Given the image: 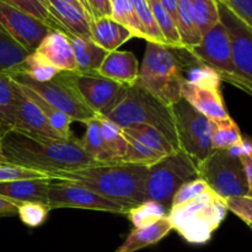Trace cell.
<instances>
[{"mask_svg":"<svg viewBox=\"0 0 252 252\" xmlns=\"http://www.w3.org/2000/svg\"><path fill=\"white\" fill-rule=\"evenodd\" d=\"M0 147L10 164L44 172L49 176L58 171H70L100 164L84 152L76 138L70 140L52 139L11 130L0 140Z\"/></svg>","mask_w":252,"mask_h":252,"instance_id":"obj_1","label":"cell"},{"mask_svg":"<svg viewBox=\"0 0 252 252\" xmlns=\"http://www.w3.org/2000/svg\"><path fill=\"white\" fill-rule=\"evenodd\" d=\"M148 166L129 162H110L51 174L52 180L74 182L116 202L127 212L145 198Z\"/></svg>","mask_w":252,"mask_h":252,"instance_id":"obj_2","label":"cell"},{"mask_svg":"<svg viewBox=\"0 0 252 252\" xmlns=\"http://www.w3.org/2000/svg\"><path fill=\"white\" fill-rule=\"evenodd\" d=\"M196 62L186 48L147 42L135 85L171 107L182 98L185 69Z\"/></svg>","mask_w":252,"mask_h":252,"instance_id":"obj_3","label":"cell"},{"mask_svg":"<svg viewBox=\"0 0 252 252\" xmlns=\"http://www.w3.org/2000/svg\"><path fill=\"white\" fill-rule=\"evenodd\" d=\"M226 213L225 201L209 189L193 198L170 207L167 218L172 229L187 243L201 245L211 240Z\"/></svg>","mask_w":252,"mask_h":252,"instance_id":"obj_4","label":"cell"},{"mask_svg":"<svg viewBox=\"0 0 252 252\" xmlns=\"http://www.w3.org/2000/svg\"><path fill=\"white\" fill-rule=\"evenodd\" d=\"M105 117L121 128L135 125L155 128L174 145L175 149H180L171 107L138 85L126 89L120 102Z\"/></svg>","mask_w":252,"mask_h":252,"instance_id":"obj_5","label":"cell"},{"mask_svg":"<svg viewBox=\"0 0 252 252\" xmlns=\"http://www.w3.org/2000/svg\"><path fill=\"white\" fill-rule=\"evenodd\" d=\"M196 179H199L198 165L179 149L148 167L145 198L161 204L169 211L180 187Z\"/></svg>","mask_w":252,"mask_h":252,"instance_id":"obj_6","label":"cell"},{"mask_svg":"<svg viewBox=\"0 0 252 252\" xmlns=\"http://www.w3.org/2000/svg\"><path fill=\"white\" fill-rule=\"evenodd\" d=\"M189 75H185L182 98L209 121L230 118L221 94V79L209 66L194 62Z\"/></svg>","mask_w":252,"mask_h":252,"instance_id":"obj_7","label":"cell"},{"mask_svg":"<svg viewBox=\"0 0 252 252\" xmlns=\"http://www.w3.org/2000/svg\"><path fill=\"white\" fill-rule=\"evenodd\" d=\"M56 78L69 86L81 102L102 117L120 102L127 89L98 73L61 71Z\"/></svg>","mask_w":252,"mask_h":252,"instance_id":"obj_8","label":"cell"},{"mask_svg":"<svg viewBox=\"0 0 252 252\" xmlns=\"http://www.w3.org/2000/svg\"><path fill=\"white\" fill-rule=\"evenodd\" d=\"M199 179L225 201L234 197L248 196L249 184L240 158L229 150H214L198 165Z\"/></svg>","mask_w":252,"mask_h":252,"instance_id":"obj_9","label":"cell"},{"mask_svg":"<svg viewBox=\"0 0 252 252\" xmlns=\"http://www.w3.org/2000/svg\"><path fill=\"white\" fill-rule=\"evenodd\" d=\"M171 110L175 117L180 150L186 153L199 165L214 152L212 147L211 121L194 110L184 98L172 105Z\"/></svg>","mask_w":252,"mask_h":252,"instance_id":"obj_10","label":"cell"},{"mask_svg":"<svg viewBox=\"0 0 252 252\" xmlns=\"http://www.w3.org/2000/svg\"><path fill=\"white\" fill-rule=\"evenodd\" d=\"M218 4L219 19L225 27L231 47L236 78L228 83L240 88L243 84H252V29L241 21L224 2Z\"/></svg>","mask_w":252,"mask_h":252,"instance_id":"obj_11","label":"cell"},{"mask_svg":"<svg viewBox=\"0 0 252 252\" xmlns=\"http://www.w3.org/2000/svg\"><path fill=\"white\" fill-rule=\"evenodd\" d=\"M122 133L127 140V152L122 162L149 167L177 150L159 130L149 126H129L122 128Z\"/></svg>","mask_w":252,"mask_h":252,"instance_id":"obj_12","label":"cell"},{"mask_svg":"<svg viewBox=\"0 0 252 252\" xmlns=\"http://www.w3.org/2000/svg\"><path fill=\"white\" fill-rule=\"evenodd\" d=\"M56 181L49 184L47 191L49 209L78 208L127 216L128 212L122 206L100 196L91 189L74 182L63 180Z\"/></svg>","mask_w":252,"mask_h":252,"instance_id":"obj_13","label":"cell"},{"mask_svg":"<svg viewBox=\"0 0 252 252\" xmlns=\"http://www.w3.org/2000/svg\"><path fill=\"white\" fill-rule=\"evenodd\" d=\"M187 51L194 57L197 62L217 71L221 80L228 81L236 78L230 41L225 27L220 21L202 36L201 42L197 46Z\"/></svg>","mask_w":252,"mask_h":252,"instance_id":"obj_14","label":"cell"},{"mask_svg":"<svg viewBox=\"0 0 252 252\" xmlns=\"http://www.w3.org/2000/svg\"><path fill=\"white\" fill-rule=\"evenodd\" d=\"M12 79L21 85L31 89L49 105L73 118L74 122H81L85 125L90 120L97 117L93 110L79 100L78 96L69 86L58 80L56 76L52 80L44 83H37L24 76H15Z\"/></svg>","mask_w":252,"mask_h":252,"instance_id":"obj_15","label":"cell"},{"mask_svg":"<svg viewBox=\"0 0 252 252\" xmlns=\"http://www.w3.org/2000/svg\"><path fill=\"white\" fill-rule=\"evenodd\" d=\"M0 26L29 53L34 52L44 37L51 33L48 25L0 0Z\"/></svg>","mask_w":252,"mask_h":252,"instance_id":"obj_16","label":"cell"},{"mask_svg":"<svg viewBox=\"0 0 252 252\" xmlns=\"http://www.w3.org/2000/svg\"><path fill=\"white\" fill-rule=\"evenodd\" d=\"M12 81H14L15 97H16L14 130L25 133V134L42 135V137L52 138V139H62L51 127L41 110L22 91L19 83H16L14 79H12Z\"/></svg>","mask_w":252,"mask_h":252,"instance_id":"obj_17","label":"cell"},{"mask_svg":"<svg viewBox=\"0 0 252 252\" xmlns=\"http://www.w3.org/2000/svg\"><path fill=\"white\" fill-rule=\"evenodd\" d=\"M32 56L59 71L76 70L75 58L69 37L62 31H52L47 34L34 52H32Z\"/></svg>","mask_w":252,"mask_h":252,"instance_id":"obj_18","label":"cell"},{"mask_svg":"<svg viewBox=\"0 0 252 252\" xmlns=\"http://www.w3.org/2000/svg\"><path fill=\"white\" fill-rule=\"evenodd\" d=\"M97 73L120 85L134 86L139 74V64L134 53L127 51H115L107 53Z\"/></svg>","mask_w":252,"mask_h":252,"instance_id":"obj_19","label":"cell"},{"mask_svg":"<svg viewBox=\"0 0 252 252\" xmlns=\"http://www.w3.org/2000/svg\"><path fill=\"white\" fill-rule=\"evenodd\" d=\"M49 12L65 34L91 39V20L79 7L63 0H46Z\"/></svg>","mask_w":252,"mask_h":252,"instance_id":"obj_20","label":"cell"},{"mask_svg":"<svg viewBox=\"0 0 252 252\" xmlns=\"http://www.w3.org/2000/svg\"><path fill=\"white\" fill-rule=\"evenodd\" d=\"M52 181L51 179H33L0 182V196L19 204L37 202L48 206L47 191Z\"/></svg>","mask_w":252,"mask_h":252,"instance_id":"obj_21","label":"cell"},{"mask_svg":"<svg viewBox=\"0 0 252 252\" xmlns=\"http://www.w3.org/2000/svg\"><path fill=\"white\" fill-rule=\"evenodd\" d=\"M90 27L91 39L107 53L117 51L123 43L133 38L132 32L111 16L93 20Z\"/></svg>","mask_w":252,"mask_h":252,"instance_id":"obj_22","label":"cell"},{"mask_svg":"<svg viewBox=\"0 0 252 252\" xmlns=\"http://www.w3.org/2000/svg\"><path fill=\"white\" fill-rule=\"evenodd\" d=\"M171 230L172 226L167 217L148 226L134 228L116 252H135L148 246L155 245Z\"/></svg>","mask_w":252,"mask_h":252,"instance_id":"obj_23","label":"cell"},{"mask_svg":"<svg viewBox=\"0 0 252 252\" xmlns=\"http://www.w3.org/2000/svg\"><path fill=\"white\" fill-rule=\"evenodd\" d=\"M68 37L75 58L76 70L81 73H97L107 52L98 47L93 39H84L71 34H68Z\"/></svg>","mask_w":252,"mask_h":252,"instance_id":"obj_24","label":"cell"},{"mask_svg":"<svg viewBox=\"0 0 252 252\" xmlns=\"http://www.w3.org/2000/svg\"><path fill=\"white\" fill-rule=\"evenodd\" d=\"M19 85L21 86L22 91L26 94L27 97L31 98V100L33 101L34 105H36L37 107L41 110V112L43 113V116L46 117V120L48 121V123L51 125V127L53 128L54 132H56L57 134L62 138V139L70 140V139H74V138H75L70 130L71 123L74 122L73 118H70L68 115L61 112L59 110L54 108L53 106L49 105L47 101H44L41 96L37 95V94L34 93V91H32L31 89L21 85L20 83H19Z\"/></svg>","mask_w":252,"mask_h":252,"instance_id":"obj_25","label":"cell"},{"mask_svg":"<svg viewBox=\"0 0 252 252\" xmlns=\"http://www.w3.org/2000/svg\"><path fill=\"white\" fill-rule=\"evenodd\" d=\"M16 97L14 81L9 75L0 73V140L14 130Z\"/></svg>","mask_w":252,"mask_h":252,"instance_id":"obj_26","label":"cell"},{"mask_svg":"<svg viewBox=\"0 0 252 252\" xmlns=\"http://www.w3.org/2000/svg\"><path fill=\"white\" fill-rule=\"evenodd\" d=\"M86 130L84 133L83 138L79 139L81 148L84 152L89 155L93 160L100 164H110L115 162L106 148L105 142H103L102 134L100 129V121L97 117L93 118L89 122L85 123Z\"/></svg>","mask_w":252,"mask_h":252,"instance_id":"obj_27","label":"cell"},{"mask_svg":"<svg viewBox=\"0 0 252 252\" xmlns=\"http://www.w3.org/2000/svg\"><path fill=\"white\" fill-rule=\"evenodd\" d=\"M213 150H228L243 142L240 128L233 118L211 121Z\"/></svg>","mask_w":252,"mask_h":252,"instance_id":"obj_28","label":"cell"},{"mask_svg":"<svg viewBox=\"0 0 252 252\" xmlns=\"http://www.w3.org/2000/svg\"><path fill=\"white\" fill-rule=\"evenodd\" d=\"M177 30L181 37L182 44L186 49L197 46L202 39V33L199 32L191 10L189 0H179L177 2Z\"/></svg>","mask_w":252,"mask_h":252,"instance_id":"obj_29","label":"cell"},{"mask_svg":"<svg viewBox=\"0 0 252 252\" xmlns=\"http://www.w3.org/2000/svg\"><path fill=\"white\" fill-rule=\"evenodd\" d=\"M61 73L53 66L44 64L39 62L38 59L34 58L32 53L25 58L24 62L15 66L12 70H10L6 75L15 78V76H24V78L30 79V80L37 81V83H44L49 81Z\"/></svg>","mask_w":252,"mask_h":252,"instance_id":"obj_30","label":"cell"},{"mask_svg":"<svg viewBox=\"0 0 252 252\" xmlns=\"http://www.w3.org/2000/svg\"><path fill=\"white\" fill-rule=\"evenodd\" d=\"M98 121L101 134L111 158L115 162L122 161L127 152V140L123 137L122 128L102 116H98Z\"/></svg>","mask_w":252,"mask_h":252,"instance_id":"obj_31","label":"cell"},{"mask_svg":"<svg viewBox=\"0 0 252 252\" xmlns=\"http://www.w3.org/2000/svg\"><path fill=\"white\" fill-rule=\"evenodd\" d=\"M29 52L0 26V73L7 74L25 61Z\"/></svg>","mask_w":252,"mask_h":252,"instance_id":"obj_32","label":"cell"},{"mask_svg":"<svg viewBox=\"0 0 252 252\" xmlns=\"http://www.w3.org/2000/svg\"><path fill=\"white\" fill-rule=\"evenodd\" d=\"M148 4H149L155 21H157L167 46L174 47V48H185L179 30H177L176 22L174 21L171 15L166 11V9L162 6L160 0H148Z\"/></svg>","mask_w":252,"mask_h":252,"instance_id":"obj_33","label":"cell"},{"mask_svg":"<svg viewBox=\"0 0 252 252\" xmlns=\"http://www.w3.org/2000/svg\"><path fill=\"white\" fill-rule=\"evenodd\" d=\"M130 2H132L135 15H137L138 22L140 25L145 41L153 42V43L167 44L157 21H155L154 15L148 4V0H130Z\"/></svg>","mask_w":252,"mask_h":252,"instance_id":"obj_34","label":"cell"},{"mask_svg":"<svg viewBox=\"0 0 252 252\" xmlns=\"http://www.w3.org/2000/svg\"><path fill=\"white\" fill-rule=\"evenodd\" d=\"M167 214H169V211L165 207L157 203V202L147 199L139 206L129 209L127 216L134 225V228H143V226L157 223L160 219L167 217Z\"/></svg>","mask_w":252,"mask_h":252,"instance_id":"obj_35","label":"cell"},{"mask_svg":"<svg viewBox=\"0 0 252 252\" xmlns=\"http://www.w3.org/2000/svg\"><path fill=\"white\" fill-rule=\"evenodd\" d=\"M189 1H191L194 22L203 36L220 21L217 0H189Z\"/></svg>","mask_w":252,"mask_h":252,"instance_id":"obj_36","label":"cell"},{"mask_svg":"<svg viewBox=\"0 0 252 252\" xmlns=\"http://www.w3.org/2000/svg\"><path fill=\"white\" fill-rule=\"evenodd\" d=\"M5 1L20 9L21 11L36 17L39 21L44 22L54 31H62L61 26L57 24V21L49 12L46 0H5Z\"/></svg>","mask_w":252,"mask_h":252,"instance_id":"obj_37","label":"cell"},{"mask_svg":"<svg viewBox=\"0 0 252 252\" xmlns=\"http://www.w3.org/2000/svg\"><path fill=\"white\" fill-rule=\"evenodd\" d=\"M49 207L47 204L37 203V202H26L19 206L17 216L20 217L22 223L31 228L42 225L47 220L49 214Z\"/></svg>","mask_w":252,"mask_h":252,"instance_id":"obj_38","label":"cell"},{"mask_svg":"<svg viewBox=\"0 0 252 252\" xmlns=\"http://www.w3.org/2000/svg\"><path fill=\"white\" fill-rule=\"evenodd\" d=\"M33 179H51V176L48 174H44V172L34 171V170L17 166V165H0V182Z\"/></svg>","mask_w":252,"mask_h":252,"instance_id":"obj_39","label":"cell"},{"mask_svg":"<svg viewBox=\"0 0 252 252\" xmlns=\"http://www.w3.org/2000/svg\"><path fill=\"white\" fill-rule=\"evenodd\" d=\"M225 204L228 211L233 212L236 217L252 228V198L248 196L234 197L225 199Z\"/></svg>","mask_w":252,"mask_h":252,"instance_id":"obj_40","label":"cell"},{"mask_svg":"<svg viewBox=\"0 0 252 252\" xmlns=\"http://www.w3.org/2000/svg\"><path fill=\"white\" fill-rule=\"evenodd\" d=\"M207 189H209V186L207 182L202 179H196L193 181H189L185 184L179 189V191L175 193L174 198H172L171 206H176V204L182 203V202L191 199L193 197L198 196V194L203 193Z\"/></svg>","mask_w":252,"mask_h":252,"instance_id":"obj_41","label":"cell"},{"mask_svg":"<svg viewBox=\"0 0 252 252\" xmlns=\"http://www.w3.org/2000/svg\"><path fill=\"white\" fill-rule=\"evenodd\" d=\"M224 4L252 29V0H226Z\"/></svg>","mask_w":252,"mask_h":252,"instance_id":"obj_42","label":"cell"},{"mask_svg":"<svg viewBox=\"0 0 252 252\" xmlns=\"http://www.w3.org/2000/svg\"><path fill=\"white\" fill-rule=\"evenodd\" d=\"M85 4L88 14L91 21L101 17L111 16V1L110 0H83Z\"/></svg>","mask_w":252,"mask_h":252,"instance_id":"obj_43","label":"cell"},{"mask_svg":"<svg viewBox=\"0 0 252 252\" xmlns=\"http://www.w3.org/2000/svg\"><path fill=\"white\" fill-rule=\"evenodd\" d=\"M229 153L234 157H252V139L250 138H243V142L235 147L228 149Z\"/></svg>","mask_w":252,"mask_h":252,"instance_id":"obj_44","label":"cell"},{"mask_svg":"<svg viewBox=\"0 0 252 252\" xmlns=\"http://www.w3.org/2000/svg\"><path fill=\"white\" fill-rule=\"evenodd\" d=\"M19 206H21V204L16 203V202L9 201V199L0 196V217L14 216V214H17Z\"/></svg>","mask_w":252,"mask_h":252,"instance_id":"obj_45","label":"cell"},{"mask_svg":"<svg viewBox=\"0 0 252 252\" xmlns=\"http://www.w3.org/2000/svg\"><path fill=\"white\" fill-rule=\"evenodd\" d=\"M240 160L244 165V169H245V172H246V179H248V184H249L248 197L252 198V157H241Z\"/></svg>","mask_w":252,"mask_h":252,"instance_id":"obj_46","label":"cell"},{"mask_svg":"<svg viewBox=\"0 0 252 252\" xmlns=\"http://www.w3.org/2000/svg\"><path fill=\"white\" fill-rule=\"evenodd\" d=\"M162 6L166 9V11L171 15V17L174 19V21H177V2L179 0H160Z\"/></svg>","mask_w":252,"mask_h":252,"instance_id":"obj_47","label":"cell"},{"mask_svg":"<svg viewBox=\"0 0 252 252\" xmlns=\"http://www.w3.org/2000/svg\"><path fill=\"white\" fill-rule=\"evenodd\" d=\"M63 1L69 2V4L74 5V6H76V7H79V9H81L84 12H85L86 15H88L89 19H90V16H89V14H88V10H86V6H85V4H84L83 0H63Z\"/></svg>","mask_w":252,"mask_h":252,"instance_id":"obj_48","label":"cell"},{"mask_svg":"<svg viewBox=\"0 0 252 252\" xmlns=\"http://www.w3.org/2000/svg\"><path fill=\"white\" fill-rule=\"evenodd\" d=\"M239 89H241V90L246 91V93L251 94V95H252V84H248V83L243 84V85H241Z\"/></svg>","mask_w":252,"mask_h":252,"instance_id":"obj_49","label":"cell"},{"mask_svg":"<svg viewBox=\"0 0 252 252\" xmlns=\"http://www.w3.org/2000/svg\"><path fill=\"white\" fill-rule=\"evenodd\" d=\"M0 162H2V164H10V162L7 161L6 159H5L4 154H2V149H1V147H0Z\"/></svg>","mask_w":252,"mask_h":252,"instance_id":"obj_50","label":"cell"},{"mask_svg":"<svg viewBox=\"0 0 252 252\" xmlns=\"http://www.w3.org/2000/svg\"><path fill=\"white\" fill-rule=\"evenodd\" d=\"M217 1H221V2H225L226 0H217Z\"/></svg>","mask_w":252,"mask_h":252,"instance_id":"obj_51","label":"cell"},{"mask_svg":"<svg viewBox=\"0 0 252 252\" xmlns=\"http://www.w3.org/2000/svg\"><path fill=\"white\" fill-rule=\"evenodd\" d=\"M0 165H9V164H2V162H0Z\"/></svg>","mask_w":252,"mask_h":252,"instance_id":"obj_52","label":"cell"},{"mask_svg":"<svg viewBox=\"0 0 252 252\" xmlns=\"http://www.w3.org/2000/svg\"><path fill=\"white\" fill-rule=\"evenodd\" d=\"M251 229H252V228H251Z\"/></svg>","mask_w":252,"mask_h":252,"instance_id":"obj_53","label":"cell"}]
</instances>
